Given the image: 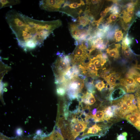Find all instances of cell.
<instances>
[{"instance_id":"obj_1","label":"cell","mask_w":140,"mask_h":140,"mask_svg":"<svg viewBox=\"0 0 140 140\" xmlns=\"http://www.w3.org/2000/svg\"><path fill=\"white\" fill-rule=\"evenodd\" d=\"M5 18L18 45L26 51L42 46L53 31L62 25L59 19L36 20L15 10L8 11Z\"/></svg>"},{"instance_id":"obj_2","label":"cell","mask_w":140,"mask_h":140,"mask_svg":"<svg viewBox=\"0 0 140 140\" xmlns=\"http://www.w3.org/2000/svg\"><path fill=\"white\" fill-rule=\"evenodd\" d=\"M65 0H41L39 5L41 9L49 11H59Z\"/></svg>"},{"instance_id":"obj_3","label":"cell","mask_w":140,"mask_h":140,"mask_svg":"<svg viewBox=\"0 0 140 140\" xmlns=\"http://www.w3.org/2000/svg\"><path fill=\"white\" fill-rule=\"evenodd\" d=\"M119 84L124 88L127 93H134L140 88V86L134 77L127 75L120 80Z\"/></svg>"},{"instance_id":"obj_4","label":"cell","mask_w":140,"mask_h":140,"mask_svg":"<svg viewBox=\"0 0 140 140\" xmlns=\"http://www.w3.org/2000/svg\"><path fill=\"white\" fill-rule=\"evenodd\" d=\"M87 123L80 121L74 118L71 123V135L72 140H74L87 128Z\"/></svg>"},{"instance_id":"obj_5","label":"cell","mask_w":140,"mask_h":140,"mask_svg":"<svg viewBox=\"0 0 140 140\" xmlns=\"http://www.w3.org/2000/svg\"><path fill=\"white\" fill-rule=\"evenodd\" d=\"M124 118L140 131V110L138 108L132 113L127 115Z\"/></svg>"},{"instance_id":"obj_6","label":"cell","mask_w":140,"mask_h":140,"mask_svg":"<svg viewBox=\"0 0 140 140\" xmlns=\"http://www.w3.org/2000/svg\"><path fill=\"white\" fill-rule=\"evenodd\" d=\"M129 107L131 113L138 108L136 98L133 94H127L122 98Z\"/></svg>"},{"instance_id":"obj_7","label":"cell","mask_w":140,"mask_h":140,"mask_svg":"<svg viewBox=\"0 0 140 140\" xmlns=\"http://www.w3.org/2000/svg\"><path fill=\"white\" fill-rule=\"evenodd\" d=\"M120 75L117 73L112 72L106 75L104 78L109 87V91L111 92L116 85V82L119 79Z\"/></svg>"},{"instance_id":"obj_8","label":"cell","mask_w":140,"mask_h":140,"mask_svg":"<svg viewBox=\"0 0 140 140\" xmlns=\"http://www.w3.org/2000/svg\"><path fill=\"white\" fill-rule=\"evenodd\" d=\"M102 127L96 124L93 125L89 128L87 132L83 134L82 136L86 135H90V136H102L104 135L106 132L102 131Z\"/></svg>"},{"instance_id":"obj_9","label":"cell","mask_w":140,"mask_h":140,"mask_svg":"<svg viewBox=\"0 0 140 140\" xmlns=\"http://www.w3.org/2000/svg\"><path fill=\"white\" fill-rule=\"evenodd\" d=\"M126 94L124 89L119 88L112 90L109 95V99L110 101H115L119 99Z\"/></svg>"},{"instance_id":"obj_10","label":"cell","mask_w":140,"mask_h":140,"mask_svg":"<svg viewBox=\"0 0 140 140\" xmlns=\"http://www.w3.org/2000/svg\"><path fill=\"white\" fill-rule=\"evenodd\" d=\"M82 99V101L88 105H92L94 104L96 101L95 98L92 93L88 91L84 95Z\"/></svg>"},{"instance_id":"obj_11","label":"cell","mask_w":140,"mask_h":140,"mask_svg":"<svg viewBox=\"0 0 140 140\" xmlns=\"http://www.w3.org/2000/svg\"><path fill=\"white\" fill-rule=\"evenodd\" d=\"M0 1L1 9L19 4L20 2V1L17 0H1Z\"/></svg>"},{"instance_id":"obj_12","label":"cell","mask_w":140,"mask_h":140,"mask_svg":"<svg viewBox=\"0 0 140 140\" xmlns=\"http://www.w3.org/2000/svg\"><path fill=\"white\" fill-rule=\"evenodd\" d=\"M93 117L95 122L104 121L105 119V116L103 110L97 111L95 115H93Z\"/></svg>"},{"instance_id":"obj_13","label":"cell","mask_w":140,"mask_h":140,"mask_svg":"<svg viewBox=\"0 0 140 140\" xmlns=\"http://www.w3.org/2000/svg\"><path fill=\"white\" fill-rule=\"evenodd\" d=\"M93 82L94 83L95 87L99 91H101L104 88H106V85L103 81L96 80L95 81H93Z\"/></svg>"},{"instance_id":"obj_14","label":"cell","mask_w":140,"mask_h":140,"mask_svg":"<svg viewBox=\"0 0 140 140\" xmlns=\"http://www.w3.org/2000/svg\"><path fill=\"white\" fill-rule=\"evenodd\" d=\"M121 7L120 5L114 4L110 6V12L114 14H119L120 12Z\"/></svg>"},{"instance_id":"obj_15","label":"cell","mask_w":140,"mask_h":140,"mask_svg":"<svg viewBox=\"0 0 140 140\" xmlns=\"http://www.w3.org/2000/svg\"><path fill=\"white\" fill-rule=\"evenodd\" d=\"M78 18V23L83 27L86 26L90 23L88 19L85 16H80Z\"/></svg>"},{"instance_id":"obj_16","label":"cell","mask_w":140,"mask_h":140,"mask_svg":"<svg viewBox=\"0 0 140 140\" xmlns=\"http://www.w3.org/2000/svg\"><path fill=\"white\" fill-rule=\"evenodd\" d=\"M50 137L52 140H64L61 134L57 131H54L52 132Z\"/></svg>"},{"instance_id":"obj_17","label":"cell","mask_w":140,"mask_h":140,"mask_svg":"<svg viewBox=\"0 0 140 140\" xmlns=\"http://www.w3.org/2000/svg\"><path fill=\"white\" fill-rule=\"evenodd\" d=\"M109 55L111 57L114 58V59H117L120 57V54L118 49L112 50L107 52Z\"/></svg>"},{"instance_id":"obj_18","label":"cell","mask_w":140,"mask_h":140,"mask_svg":"<svg viewBox=\"0 0 140 140\" xmlns=\"http://www.w3.org/2000/svg\"><path fill=\"white\" fill-rule=\"evenodd\" d=\"M123 33L121 30H119V29L116 30L114 35V39L116 42H118L121 41L122 38Z\"/></svg>"},{"instance_id":"obj_19","label":"cell","mask_w":140,"mask_h":140,"mask_svg":"<svg viewBox=\"0 0 140 140\" xmlns=\"http://www.w3.org/2000/svg\"><path fill=\"white\" fill-rule=\"evenodd\" d=\"M85 85L87 91L92 93H95V88L94 84L92 82H88L85 81Z\"/></svg>"},{"instance_id":"obj_20","label":"cell","mask_w":140,"mask_h":140,"mask_svg":"<svg viewBox=\"0 0 140 140\" xmlns=\"http://www.w3.org/2000/svg\"><path fill=\"white\" fill-rule=\"evenodd\" d=\"M57 92L58 95L63 96L65 94L66 89L64 86L61 85H59L57 87Z\"/></svg>"},{"instance_id":"obj_21","label":"cell","mask_w":140,"mask_h":140,"mask_svg":"<svg viewBox=\"0 0 140 140\" xmlns=\"http://www.w3.org/2000/svg\"><path fill=\"white\" fill-rule=\"evenodd\" d=\"M122 52L124 57L127 59H131L132 52L129 47L126 49H122Z\"/></svg>"},{"instance_id":"obj_22","label":"cell","mask_w":140,"mask_h":140,"mask_svg":"<svg viewBox=\"0 0 140 140\" xmlns=\"http://www.w3.org/2000/svg\"><path fill=\"white\" fill-rule=\"evenodd\" d=\"M119 14H111L110 15L109 17L107 19V22L110 24L113 22H115L119 17Z\"/></svg>"},{"instance_id":"obj_23","label":"cell","mask_w":140,"mask_h":140,"mask_svg":"<svg viewBox=\"0 0 140 140\" xmlns=\"http://www.w3.org/2000/svg\"><path fill=\"white\" fill-rule=\"evenodd\" d=\"M132 43V39L130 37H129L128 34H127L123 39L122 44L129 46V45L131 44Z\"/></svg>"},{"instance_id":"obj_24","label":"cell","mask_w":140,"mask_h":140,"mask_svg":"<svg viewBox=\"0 0 140 140\" xmlns=\"http://www.w3.org/2000/svg\"><path fill=\"white\" fill-rule=\"evenodd\" d=\"M121 46L120 44L113 43L108 46V48L106 49V52L113 50L118 49Z\"/></svg>"},{"instance_id":"obj_25","label":"cell","mask_w":140,"mask_h":140,"mask_svg":"<svg viewBox=\"0 0 140 140\" xmlns=\"http://www.w3.org/2000/svg\"><path fill=\"white\" fill-rule=\"evenodd\" d=\"M127 133L126 132H124L122 134L118 135L117 137V140H127L126 137Z\"/></svg>"},{"instance_id":"obj_26","label":"cell","mask_w":140,"mask_h":140,"mask_svg":"<svg viewBox=\"0 0 140 140\" xmlns=\"http://www.w3.org/2000/svg\"><path fill=\"white\" fill-rule=\"evenodd\" d=\"M136 98L137 101V107L140 110V92L135 94Z\"/></svg>"},{"instance_id":"obj_27","label":"cell","mask_w":140,"mask_h":140,"mask_svg":"<svg viewBox=\"0 0 140 140\" xmlns=\"http://www.w3.org/2000/svg\"><path fill=\"white\" fill-rule=\"evenodd\" d=\"M134 11H131L129 12H127L125 11L124 12V14L126 15L128 17L131 18H134L135 15Z\"/></svg>"},{"instance_id":"obj_28","label":"cell","mask_w":140,"mask_h":140,"mask_svg":"<svg viewBox=\"0 0 140 140\" xmlns=\"http://www.w3.org/2000/svg\"><path fill=\"white\" fill-rule=\"evenodd\" d=\"M16 133L17 135L20 136H21L23 133V131L22 128H17L16 131Z\"/></svg>"},{"instance_id":"obj_29","label":"cell","mask_w":140,"mask_h":140,"mask_svg":"<svg viewBox=\"0 0 140 140\" xmlns=\"http://www.w3.org/2000/svg\"><path fill=\"white\" fill-rule=\"evenodd\" d=\"M104 24L101 23L96 27L97 29L99 30L103 31L104 29Z\"/></svg>"},{"instance_id":"obj_30","label":"cell","mask_w":140,"mask_h":140,"mask_svg":"<svg viewBox=\"0 0 140 140\" xmlns=\"http://www.w3.org/2000/svg\"><path fill=\"white\" fill-rule=\"evenodd\" d=\"M107 13H106L104 11H102L100 13V15L101 17L103 18L106 15Z\"/></svg>"},{"instance_id":"obj_31","label":"cell","mask_w":140,"mask_h":140,"mask_svg":"<svg viewBox=\"0 0 140 140\" xmlns=\"http://www.w3.org/2000/svg\"><path fill=\"white\" fill-rule=\"evenodd\" d=\"M41 140H52L50 137H44L41 139Z\"/></svg>"},{"instance_id":"obj_32","label":"cell","mask_w":140,"mask_h":140,"mask_svg":"<svg viewBox=\"0 0 140 140\" xmlns=\"http://www.w3.org/2000/svg\"><path fill=\"white\" fill-rule=\"evenodd\" d=\"M42 131L40 130H38L37 131L36 134L38 135H40L42 134Z\"/></svg>"},{"instance_id":"obj_33","label":"cell","mask_w":140,"mask_h":140,"mask_svg":"<svg viewBox=\"0 0 140 140\" xmlns=\"http://www.w3.org/2000/svg\"><path fill=\"white\" fill-rule=\"evenodd\" d=\"M104 11L106 13H107L108 12L110 11V6L107 7L105 9Z\"/></svg>"},{"instance_id":"obj_34","label":"cell","mask_w":140,"mask_h":140,"mask_svg":"<svg viewBox=\"0 0 140 140\" xmlns=\"http://www.w3.org/2000/svg\"><path fill=\"white\" fill-rule=\"evenodd\" d=\"M135 15L137 16L140 18V11L138 10L135 13Z\"/></svg>"},{"instance_id":"obj_35","label":"cell","mask_w":140,"mask_h":140,"mask_svg":"<svg viewBox=\"0 0 140 140\" xmlns=\"http://www.w3.org/2000/svg\"><path fill=\"white\" fill-rule=\"evenodd\" d=\"M97 112V109H94L92 111V114L93 115H95Z\"/></svg>"},{"instance_id":"obj_36","label":"cell","mask_w":140,"mask_h":140,"mask_svg":"<svg viewBox=\"0 0 140 140\" xmlns=\"http://www.w3.org/2000/svg\"><path fill=\"white\" fill-rule=\"evenodd\" d=\"M0 140H7V139L5 138H1Z\"/></svg>"}]
</instances>
